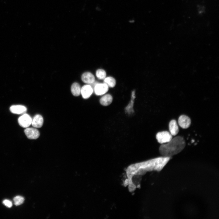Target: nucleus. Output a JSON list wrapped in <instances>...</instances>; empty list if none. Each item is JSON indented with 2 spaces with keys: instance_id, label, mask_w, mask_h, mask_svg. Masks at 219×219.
<instances>
[{
  "instance_id": "nucleus-16",
  "label": "nucleus",
  "mask_w": 219,
  "mask_h": 219,
  "mask_svg": "<svg viewBox=\"0 0 219 219\" xmlns=\"http://www.w3.org/2000/svg\"><path fill=\"white\" fill-rule=\"evenodd\" d=\"M97 77L99 79H104L106 76V73L103 69H100L97 70L96 72Z\"/></svg>"
},
{
  "instance_id": "nucleus-2",
  "label": "nucleus",
  "mask_w": 219,
  "mask_h": 219,
  "mask_svg": "<svg viewBox=\"0 0 219 219\" xmlns=\"http://www.w3.org/2000/svg\"><path fill=\"white\" fill-rule=\"evenodd\" d=\"M185 145L184 138L178 136L172 138L166 144H162L159 148V151L162 156L171 157L182 151Z\"/></svg>"
},
{
  "instance_id": "nucleus-7",
  "label": "nucleus",
  "mask_w": 219,
  "mask_h": 219,
  "mask_svg": "<svg viewBox=\"0 0 219 219\" xmlns=\"http://www.w3.org/2000/svg\"><path fill=\"white\" fill-rule=\"evenodd\" d=\"M179 126L183 129H187L190 126L191 120L187 116L183 115L180 116L178 120Z\"/></svg>"
},
{
  "instance_id": "nucleus-14",
  "label": "nucleus",
  "mask_w": 219,
  "mask_h": 219,
  "mask_svg": "<svg viewBox=\"0 0 219 219\" xmlns=\"http://www.w3.org/2000/svg\"><path fill=\"white\" fill-rule=\"evenodd\" d=\"M72 94L75 96H78L81 94V88L79 84L77 82L73 83L71 87Z\"/></svg>"
},
{
  "instance_id": "nucleus-6",
  "label": "nucleus",
  "mask_w": 219,
  "mask_h": 219,
  "mask_svg": "<svg viewBox=\"0 0 219 219\" xmlns=\"http://www.w3.org/2000/svg\"><path fill=\"white\" fill-rule=\"evenodd\" d=\"M24 132L27 138L30 139H36L40 136L38 130L34 128H27L24 130Z\"/></svg>"
},
{
  "instance_id": "nucleus-18",
  "label": "nucleus",
  "mask_w": 219,
  "mask_h": 219,
  "mask_svg": "<svg viewBox=\"0 0 219 219\" xmlns=\"http://www.w3.org/2000/svg\"><path fill=\"white\" fill-rule=\"evenodd\" d=\"M3 204L6 206L8 207H11L12 206V202L8 200H5L3 201Z\"/></svg>"
},
{
  "instance_id": "nucleus-3",
  "label": "nucleus",
  "mask_w": 219,
  "mask_h": 219,
  "mask_svg": "<svg viewBox=\"0 0 219 219\" xmlns=\"http://www.w3.org/2000/svg\"><path fill=\"white\" fill-rule=\"evenodd\" d=\"M156 137L158 142L162 144L169 142L172 138V135L170 133L166 131L158 132Z\"/></svg>"
},
{
  "instance_id": "nucleus-10",
  "label": "nucleus",
  "mask_w": 219,
  "mask_h": 219,
  "mask_svg": "<svg viewBox=\"0 0 219 219\" xmlns=\"http://www.w3.org/2000/svg\"><path fill=\"white\" fill-rule=\"evenodd\" d=\"M81 79L84 82L88 84H92L95 81L94 76L90 72L84 73L82 76Z\"/></svg>"
},
{
  "instance_id": "nucleus-9",
  "label": "nucleus",
  "mask_w": 219,
  "mask_h": 219,
  "mask_svg": "<svg viewBox=\"0 0 219 219\" xmlns=\"http://www.w3.org/2000/svg\"><path fill=\"white\" fill-rule=\"evenodd\" d=\"M10 110L13 113L19 114L25 113L27 108L23 105H16L12 106L10 108Z\"/></svg>"
},
{
  "instance_id": "nucleus-8",
  "label": "nucleus",
  "mask_w": 219,
  "mask_h": 219,
  "mask_svg": "<svg viewBox=\"0 0 219 219\" xmlns=\"http://www.w3.org/2000/svg\"><path fill=\"white\" fill-rule=\"evenodd\" d=\"M93 91V89L91 85H86L81 88V93L84 99H87L91 96Z\"/></svg>"
},
{
  "instance_id": "nucleus-1",
  "label": "nucleus",
  "mask_w": 219,
  "mask_h": 219,
  "mask_svg": "<svg viewBox=\"0 0 219 219\" xmlns=\"http://www.w3.org/2000/svg\"><path fill=\"white\" fill-rule=\"evenodd\" d=\"M171 158L162 156L129 166L126 169V173L129 191H133L134 184L139 176H143L148 172L161 171Z\"/></svg>"
},
{
  "instance_id": "nucleus-11",
  "label": "nucleus",
  "mask_w": 219,
  "mask_h": 219,
  "mask_svg": "<svg viewBox=\"0 0 219 219\" xmlns=\"http://www.w3.org/2000/svg\"><path fill=\"white\" fill-rule=\"evenodd\" d=\"M43 122L42 116L40 115L36 114L32 119L31 124L33 127L39 128L42 127Z\"/></svg>"
},
{
  "instance_id": "nucleus-13",
  "label": "nucleus",
  "mask_w": 219,
  "mask_h": 219,
  "mask_svg": "<svg viewBox=\"0 0 219 219\" xmlns=\"http://www.w3.org/2000/svg\"><path fill=\"white\" fill-rule=\"evenodd\" d=\"M113 101V97L109 94H106L103 96L100 99V103L103 106L109 105Z\"/></svg>"
},
{
  "instance_id": "nucleus-5",
  "label": "nucleus",
  "mask_w": 219,
  "mask_h": 219,
  "mask_svg": "<svg viewBox=\"0 0 219 219\" xmlns=\"http://www.w3.org/2000/svg\"><path fill=\"white\" fill-rule=\"evenodd\" d=\"M109 87L105 83H96L93 89L95 94L101 96L105 94L108 90Z\"/></svg>"
},
{
  "instance_id": "nucleus-15",
  "label": "nucleus",
  "mask_w": 219,
  "mask_h": 219,
  "mask_svg": "<svg viewBox=\"0 0 219 219\" xmlns=\"http://www.w3.org/2000/svg\"><path fill=\"white\" fill-rule=\"evenodd\" d=\"M104 83L111 88L114 87L116 85V81L115 79L111 76L106 77L104 79Z\"/></svg>"
},
{
  "instance_id": "nucleus-17",
  "label": "nucleus",
  "mask_w": 219,
  "mask_h": 219,
  "mask_svg": "<svg viewBox=\"0 0 219 219\" xmlns=\"http://www.w3.org/2000/svg\"><path fill=\"white\" fill-rule=\"evenodd\" d=\"M24 200V198L20 196H17L13 199L15 204L16 206H18L22 204Z\"/></svg>"
},
{
  "instance_id": "nucleus-12",
  "label": "nucleus",
  "mask_w": 219,
  "mask_h": 219,
  "mask_svg": "<svg viewBox=\"0 0 219 219\" xmlns=\"http://www.w3.org/2000/svg\"><path fill=\"white\" fill-rule=\"evenodd\" d=\"M169 129L170 133L172 136L176 135L179 132V127L176 121L171 120L169 123Z\"/></svg>"
},
{
  "instance_id": "nucleus-4",
  "label": "nucleus",
  "mask_w": 219,
  "mask_h": 219,
  "mask_svg": "<svg viewBox=\"0 0 219 219\" xmlns=\"http://www.w3.org/2000/svg\"><path fill=\"white\" fill-rule=\"evenodd\" d=\"M32 119L28 114L24 113L20 116L18 119V122L19 125L24 128H27L29 127L32 123Z\"/></svg>"
}]
</instances>
